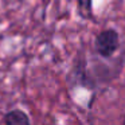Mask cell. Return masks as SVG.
<instances>
[{"label": "cell", "instance_id": "277c9868", "mask_svg": "<svg viewBox=\"0 0 125 125\" xmlns=\"http://www.w3.org/2000/svg\"><path fill=\"white\" fill-rule=\"evenodd\" d=\"M122 125H125V117H124V122H122Z\"/></svg>", "mask_w": 125, "mask_h": 125}, {"label": "cell", "instance_id": "3957f363", "mask_svg": "<svg viewBox=\"0 0 125 125\" xmlns=\"http://www.w3.org/2000/svg\"><path fill=\"white\" fill-rule=\"evenodd\" d=\"M78 10L79 15L85 19H92L93 18V4L92 0H78Z\"/></svg>", "mask_w": 125, "mask_h": 125}, {"label": "cell", "instance_id": "7a4b0ae2", "mask_svg": "<svg viewBox=\"0 0 125 125\" xmlns=\"http://www.w3.org/2000/svg\"><path fill=\"white\" fill-rule=\"evenodd\" d=\"M4 124L6 125H31L28 116L23 110L15 109L11 110L10 113L6 114L4 117Z\"/></svg>", "mask_w": 125, "mask_h": 125}, {"label": "cell", "instance_id": "6da1fadb", "mask_svg": "<svg viewBox=\"0 0 125 125\" xmlns=\"http://www.w3.org/2000/svg\"><path fill=\"white\" fill-rule=\"evenodd\" d=\"M120 47L118 32L113 28H106L101 31L94 39V50L101 58L109 59Z\"/></svg>", "mask_w": 125, "mask_h": 125}]
</instances>
